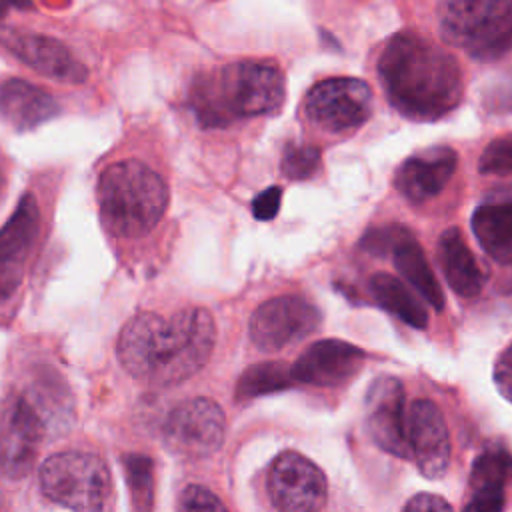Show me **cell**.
Instances as JSON below:
<instances>
[{
	"instance_id": "cell-1",
	"label": "cell",
	"mask_w": 512,
	"mask_h": 512,
	"mask_svg": "<svg viewBox=\"0 0 512 512\" xmlns=\"http://www.w3.org/2000/svg\"><path fill=\"white\" fill-rule=\"evenodd\" d=\"M214 342V318L204 308H182L168 320L140 312L120 330L118 360L146 384L174 386L204 368Z\"/></svg>"
},
{
	"instance_id": "cell-2",
	"label": "cell",
	"mask_w": 512,
	"mask_h": 512,
	"mask_svg": "<svg viewBox=\"0 0 512 512\" xmlns=\"http://www.w3.org/2000/svg\"><path fill=\"white\" fill-rule=\"evenodd\" d=\"M376 70L392 108L410 120H438L462 102L458 60L418 32L394 34L384 44Z\"/></svg>"
},
{
	"instance_id": "cell-3",
	"label": "cell",
	"mask_w": 512,
	"mask_h": 512,
	"mask_svg": "<svg viewBox=\"0 0 512 512\" xmlns=\"http://www.w3.org/2000/svg\"><path fill=\"white\" fill-rule=\"evenodd\" d=\"M284 96V74L276 64L240 60L198 74L190 88V108L204 128H224L278 112Z\"/></svg>"
},
{
	"instance_id": "cell-4",
	"label": "cell",
	"mask_w": 512,
	"mask_h": 512,
	"mask_svg": "<svg viewBox=\"0 0 512 512\" xmlns=\"http://www.w3.org/2000/svg\"><path fill=\"white\" fill-rule=\"evenodd\" d=\"M98 206L114 236L140 238L164 216L168 188L162 176L140 160L114 162L100 174Z\"/></svg>"
},
{
	"instance_id": "cell-5",
	"label": "cell",
	"mask_w": 512,
	"mask_h": 512,
	"mask_svg": "<svg viewBox=\"0 0 512 512\" xmlns=\"http://www.w3.org/2000/svg\"><path fill=\"white\" fill-rule=\"evenodd\" d=\"M442 38L476 60H498L512 50V0H442Z\"/></svg>"
},
{
	"instance_id": "cell-6",
	"label": "cell",
	"mask_w": 512,
	"mask_h": 512,
	"mask_svg": "<svg viewBox=\"0 0 512 512\" xmlns=\"http://www.w3.org/2000/svg\"><path fill=\"white\" fill-rule=\"evenodd\" d=\"M40 490L72 510H102L112 496V476L96 454L58 452L40 466Z\"/></svg>"
},
{
	"instance_id": "cell-7",
	"label": "cell",
	"mask_w": 512,
	"mask_h": 512,
	"mask_svg": "<svg viewBox=\"0 0 512 512\" xmlns=\"http://www.w3.org/2000/svg\"><path fill=\"white\" fill-rule=\"evenodd\" d=\"M372 88L358 78H326L304 98V112L316 128L342 134L360 128L372 114Z\"/></svg>"
},
{
	"instance_id": "cell-8",
	"label": "cell",
	"mask_w": 512,
	"mask_h": 512,
	"mask_svg": "<svg viewBox=\"0 0 512 512\" xmlns=\"http://www.w3.org/2000/svg\"><path fill=\"white\" fill-rule=\"evenodd\" d=\"M224 430L226 418L222 408L210 398H192L168 414L164 440L180 456L204 458L222 446Z\"/></svg>"
},
{
	"instance_id": "cell-9",
	"label": "cell",
	"mask_w": 512,
	"mask_h": 512,
	"mask_svg": "<svg viewBox=\"0 0 512 512\" xmlns=\"http://www.w3.org/2000/svg\"><path fill=\"white\" fill-rule=\"evenodd\" d=\"M320 324L318 308L302 296L286 294L260 304L250 318V338L264 352L282 350Z\"/></svg>"
},
{
	"instance_id": "cell-10",
	"label": "cell",
	"mask_w": 512,
	"mask_h": 512,
	"mask_svg": "<svg viewBox=\"0 0 512 512\" xmlns=\"http://www.w3.org/2000/svg\"><path fill=\"white\" fill-rule=\"evenodd\" d=\"M268 496L278 510L312 512L326 502V476L306 456L298 452H282L268 470Z\"/></svg>"
},
{
	"instance_id": "cell-11",
	"label": "cell",
	"mask_w": 512,
	"mask_h": 512,
	"mask_svg": "<svg viewBox=\"0 0 512 512\" xmlns=\"http://www.w3.org/2000/svg\"><path fill=\"white\" fill-rule=\"evenodd\" d=\"M44 436V418L26 396H16L0 416V472L8 478H22L36 462Z\"/></svg>"
},
{
	"instance_id": "cell-12",
	"label": "cell",
	"mask_w": 512,
	"mask_h": 512,
	"mask_svg": "<svg viewBox=\"0 0 512 512\" xmlns=\"http://www.w3.org/2000/svg\"><path fill=\"white\" fill-rule=\"evenodd\" d=\"M366 406V428L372 442L392 456L410 460L408 406L402 382L392 376L376 378L366 394Z\"/></svg>"
},
{
	"instance_id": "cell-13",
	"label": "cell",
	"mask_w": 512,
	"mask_h": 512,
	"mask_svg": "<svg viewBox=\"0 0 512 512\" xmlns=\"http://www.w3.org/2000/svg\"><path fill=\"white\" fill-rule=\"evenodd\" d=\"M408 446L410 460L430 478H442L450 462V434L440 408L426 398L408 406Z\"/></svg>"
},
{
	"instance_id": "cell-14",
	"label": "cell",
	"mask_w": 512,
	"mask_h": 512,
	"mask_svg": "<svg viewBox=\"0 0 512 512\" xmlns=\"http://www.w3.org/2000/svg\"><path fill=\"white\" fill-rule=\"evenodd\" d=\"M40 230V214L32 194L22 196L10 220L0 228V302L14 294Z\"/></svg>"
},
{
	"instance_id": "cell-15",
	"label": "cell",
	"mask_w": 512,
	"mask_h": 512,
	"mask_svg": "<svg viewBox=\"0 0 512 512\" xmlns=\"http://www.w3.org/2000/svg\"><path fill=\"white\" fill-rule=\"evenodd\" d=\"M366 354L362 348L344 340H318L310 344L290 366L296 382L312 386H340L354 378Z\"/></svg>"
},
{
	"instance_id": "cell-16",
	"label": "cell",
	"mask_w": 512,
	"mask_h": 512,
	"mask_svg": "<svg viewBox=\"0 0 512 512\" xmlns=\"http://www.w3.org/2000/svg\"><path fill=\"white\" fill-rule=\"evenodd\" d=\"M456 164L458 156L450 146H428L400 164L394 186L410 204H424L444 190Z\"/></svg>"
},
{
	"instance_id": "cell-17",
	"label": "cell",
	"mask_w": 512,
	"mask_h": 512,
	"mask_svg": "<svg viewBox=\"0 0 512 512\" xmlns=\"http://www.w3.org/2000/svg\"><path fill=\"white\" fill-rule=\"evenodd\" d=\"M0 42L16 54L24 64L36 72L62 80V82H84L88 70L72 56V52L54 38L40 34L6 32L0 34Z\"/></svg>"
},
{
	"instance_id": "cell-18",
	"label": "cell",
	"mask_w": 512,
	"mask_h": 512,
	"mask_svg": "<svg viewBox=\"0 0 512 512\" xmlns=\"http://www.w3.org/2000/svg\"><path fill=\"white\" fill-rule=\"evenodd\" d=\"M436 260L454 294L460 298H474L482 292L486 274L458 228H448L440 234Z\"/></svg>"
},
{
	"instance_id": "cell-19",
	"label": "cell",
	"mask_w": 512,
	"mask_h": 512,
	"mask_svg": "<svg viewBox=\"0 0 512 512\" xmlns=\"http://www.w3.org/2000/svg\"><path fill=\"white\" fill-rule=\"evenodd\" d=\"M512 482V454L504 448H486L480 452L470 470L472 498L466 510H502L504 488Z\"/></svg>"
},
{
	"instance_id": "cell-20",
	"label": "cell",
	"mask_w": 512,
	"mask_h": 512,
	"mask_svg": "<svg viewBox=\"0 0 512 512\" xmlns=\"http://www.w3.org/2000/svg\"><path fill=\"white\" fill-rule=\"evenodd\" d=\"M470 224L476 240L492 260L512 264V194L482 202L474 210Z\"/></svg>"
},
{
	"instance_id": "cell-21",
	"label": "cell",
	"mask_w": 512,
	"mask_h": 512,
	"mask_svg": "<svg viewBox=\"0 0 512 512\" xmlns=\"http://www.w3.org/2000/svg\"><path fill=\"white\" fill-rule=\"evenodd\" d=\"M0 112L16 128H34L58 114V102L36 84L10 78L0 86Z\"/></svg>"
},
{
	"instance_id": "cell-22",
	"label": "cell",
	"mask_w": 512,
	"mask_h": 512,
	"mask_svg": "<svg viewBox=\"0 0 512 512\" xmlns=\"http://www.w3.org/2000/svg\"><path fill=\"white\" fill-rule=\"evenodd\" d=\"M390 254L396 270L412 286V290H416L426 300V304H430L434 310H442L444 306L442 288L426 260L422 246L412 238V234H406L392 248Z\"/></svg>"
},
{
	"instance_id": "cell-23",
	"label": "cell",
	"mask_w": 512,
	"mask_h": 512,
	"mask_svg": "<svg viewBox=\"0 0 512 512\" xmlns=\"http://www.w3.org/2000/svg\"><path fill=\"white\" fill-rule=\"evenodd\" d=\"M370 292H372L374 300L384 310H388L390 314H394L396 318H400L408 326L420 328V330L426 328V324H428L426 308L410 292V288H406L404 282H400L398 278H394L386 272L374 274L370 278Z\"/></svg>"
},
{
	"instance_id": "cell-24",
	"label": "cell",
	"mask_w": 512,
	"mask_h": 512,
	"mask_svg": "<svg viewBox=\"0 0 512 512\" xmlns=\"http://www.w3.org/2000/svg\"><path fill=\"white\" fill-rule=\"evenodd\" d=\"M292 382H294V376H292V368L288 364L262 362V364H254L248 370H244V374L238 380L236 396L240 400H248V398H256L262 394L284 390Z\"/></svg>"
},
{
	"instance_id": "cell-25",
	"label": "cell",
	"mask_w": 512,
	"mask_h": 512,
	"mask_svg": "<svg viewBox=\"0 0 512 512\" xmlns=\"http://www.w3.org/2000/svg\"><path fill=\"white\" fill-rule=\"evenodd\" d=\"M124 464H126V478H128L134 506L148 508L152 500V490H154V466L150 458L132 454V456H126Z\"/></svg>"
},
{
	"instance_id": "cell-26",
	"label": "cell",
	"mask_w": 512,
	"mask_h": 512,
	"mask_svg": "<svg viewBox=\"0 0 512 512\" xmlns=\"http://www.w3.org/2000/svg\"><path fill=\"white\" fill-rule=\"evenodd\" d=\"M320 166V150L312 144H290L284 150L280 168L290 180H306Z\"/></svg>"
},
{
	"instance_id": "cell-27",
	"label": "cell",
	"mask_w": 512,
	"mask_h": 512,
	"mask_svg": "<svg viewBox=\"0 0 512 512\" xmlns=\"http://www.w3.org/2000/svg\"><path fill=\"white\" fill-rule=\"evenodd\" d=\"M478 170L492 176H512V134L498 136L484 148Z\"/></svg>"
},
{
	"instance_id": "cell-28",
	"label": "cell",
	"mask_w": 512,
	"mask_h": 512,
	"mask_svg": "<svg viewBox=\"0 0 512 512\" xmlns=\"http://www.w3.org/2000/svg\"><path fill=\"white\" fill-rule=\"evenodd\" d=\"M178 508L186 510V512H196V510H224L226 506L208 488L190 484L182 490V494L178 498Z\"/></svg>"
},
{
	"instance_id": "cell-29",
	"label": "cell",
	"mask_w": 512,
	"mask_h": 512,
	"mask_svg": "<svg viewBox=\"0 0 512 512\" xmlns=\"http://www.w3.org/2000/svg\"><path fill=\"white\" fill-rule=\"evenodd\" d=\"M410 234L406 228L402 226H388V228H378L368 232L362 238V246L364 250L372 252V254H388L392 252V248L406 236Z\"/></svg>"
},
{
	"instance_id": "cell-30",
	"label": "cell",
	"mask_w": 512,
	"mask_h": 512,
	"mask_svg": "<svg viewBox=\"0 0 512 512\" xmlns=\"http://www.w3.org/2000/svg\"><path fill=\"white\" fill-rule=\"evenodd\" d=\"M280 202H282V188L270 186L252 200V212L258 220H272L280 210Z\"/></svg>"
},
{
	"instance_id": "cell-31",
	"label": "cell",
	"mask_w": 512,
	"mask_h": 512,
	"mask_svg": "<svg viewBox=\"0 0 512 512\" xmlns=\"http://www.w3.org/2000/svg\"><path fill=\"white\" fill-rule=\"evenodd\" d=\"M494 382L498 392L512 402V344L498 356L494 364Z\"/></svg>"
},
{
	"instance_id": "cell-32",
	"label": "cell",
	"mask_w": 512,
	"mask_h": 512,
	"mask_svg": "<svg viewBox=\"0 0 512 512\" xmlns=\"http://www.w3.org/2000/svg\"><path fill=\"white\" fill-rule=\"evenodd\" d=\"M406 512H450L452 510V504L446 502L442 496L438 494H428V492H422V494H416L412 496L406 506H404Z\"/></svg>"
},
{
	"instance_id": "cell-33",
	"label": "cell",
	"mask_w": 512,
	"mask_h": 512,
	"mask_svg": "<svg viewBox=\"0 0 512 512\" xmlns=\"http://www.w3.org/2000/svg\"><path fill=\"white\" fill-rule=\"evenodd\" d=\"M0 186H2V176H0Z\"/></svg>"
}]
</instances>
